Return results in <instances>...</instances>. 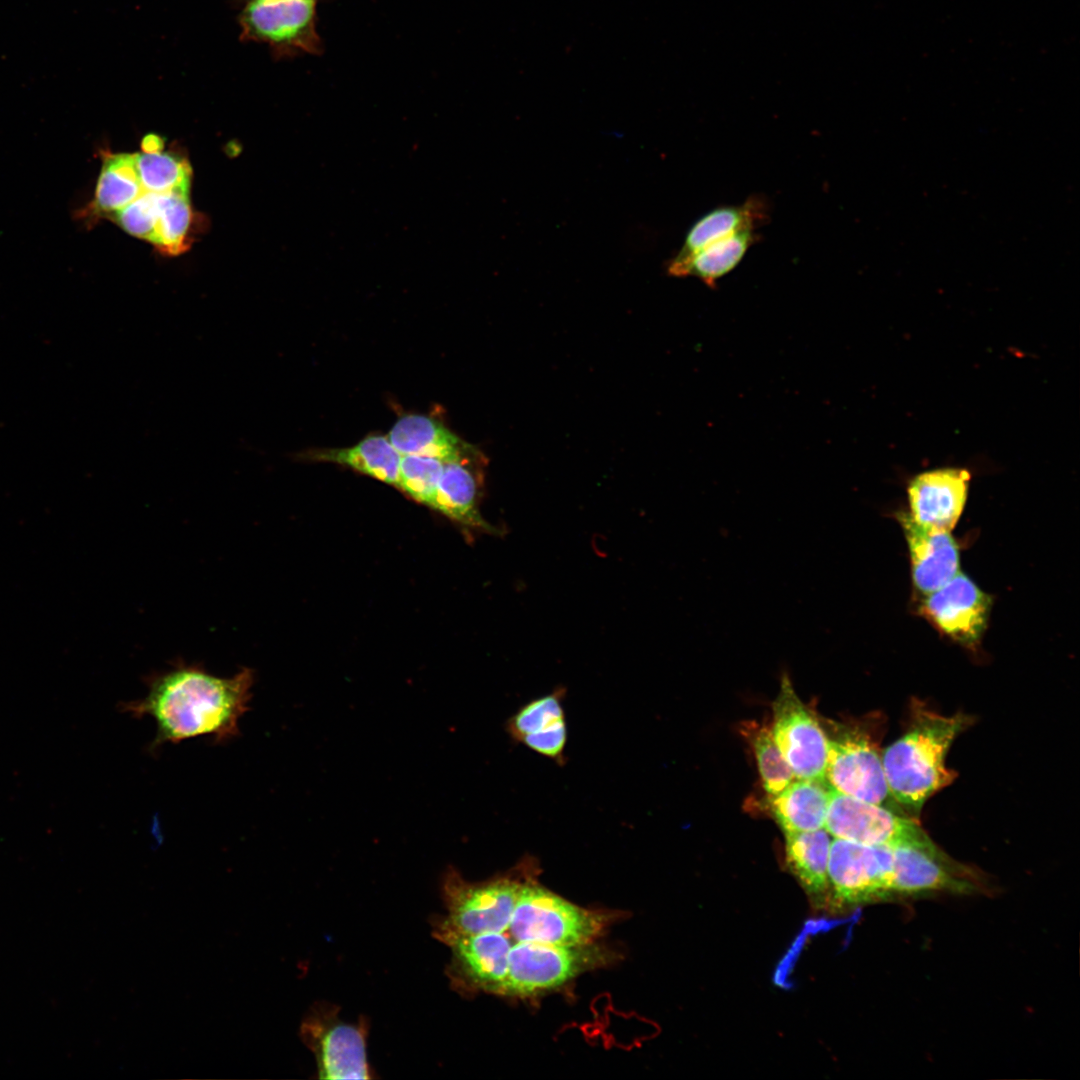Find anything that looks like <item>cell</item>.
<instances>
[{
  "mask_svg": "<svg viewBox=\"0 0 1080 1080\" xmlns=\"http://www.w3.org/2000/svg\"><path fill=\"white\" fill-rule=\"evenodd\" d=\"M443 464L442 460L433 457L402 455L398 489L416 502L433 509Z\"/></svg>",
  "mask_w": 1080,
  "mask_h": 1080,
  "instance_id": "83f0119b",
  "label": "cell"
},
{
  "mask_svg": "<svg viewBox=\"0 0 1080 1080\" xmlns=\"http://www.w3.org/2000/svg\"><path fill=\"white\" fill-rule=\"evenodd\" d=\"M828 877L835 903L859 906L894 900L893 846L834 838Z\"/></svg>",
  "mask_w": 1080,
  "mask_h": 1080,
  "instance_id": "8992f818",
  "label": "cell"
},
{
  "mask_svg": "<svg viewBox=\"0 0 1080 1080\" xmlns=\"http://www.w3.org/2000/svg\"><path fill=\"white\" fill-rule=\"evenodd\" d=\"M756 230H743L710 243L685 258H672L667 273L674 277H695L709 288L732 272L759 240Z\"/></svg>",
  "mask_w": 1080,
  "mask_h": 1080,
  "instance_id": "44dd1931",
  "label": "cell"
},
{
  "mask_svg": "<svg viewBox=\"0 0 1080 1080\" xmlns=\"http://www.w3.org/2000/svg\"><path fill=\"white\" fill-rule=\"evenodd\" d=\"M530 868L522 883L508 926L517 942H537L558 946L592 944L610 923L608 913L588 910L556 895L538 884Z\"/></svg>",
  "mask_w": 1080,
  "mask_h": 1080,
  "instance_id": "3957f363",
  "label": "cell"
},
{
  "mask_svg": "<svg viewBox=\"0 0 1080 1080\" xmlns=\"http://www.w3.org/2000/svg\"><path fill=\"white\" fill-rule=\"evenodd\" d=\"M564 696L565 689L558 688L526 703L506 722V730L515 741L559 764L565 761L568 737Z\"/></svg>",
  "mask_w": 1080,
  "mask_h": 1080,
  "instance_id": "e0dca14e",
  "label": "cell"
},
{
  "mask_svg": "<svg viewBox=\"0 0 1080 1080\" xmlns=\"http://www.w3.org/2000/svg\"><path fill=\"white\" fill-rule=\"evenodd\" d=\"M785 835L786 863L806 893L815 900L830 890L828 860L831 840L826 829Z\"/></svg>",
  "mask_w": 1080,
  "mask_h": 1080,
  "instance_id": "603a6c76",
  "label": "cell"
},
{
  "mask_svg": "<svg viewBox=\"0 0 1080 1080\" xmlns=\"http://www.w3.org/2000/svg\"><path fill=\"white\" fill-rule=\"evenodd\" d=\"M971 722L963 713L947 716L913 703L908 729L881 755L891 798L919 812L929 797L951 784L955 775L945 765L946 755Z\"/></svg>",
  "mask_w": 1080,
  "mask_h": 1080,
  "instance_id": "7a4b0ae2",
  "label": "cell"
},
{
  "mask_svg": "<svg viewBox=\"0 0 1080 1080\" xmlns=\"http://www.w3.org/2000/svg\"><path fill=\"white\" fill-rule=\"evenodd\" d=\"M434 936L452 952L449 975L456 988L499 994L508 971V954L514 944L504 932L465 935L437 923Z\"/></svg>",
  "mask_w": 1080,
  "mask_h": 1080,
  "instance_id": "4fadbf2b",
  "label": "cell"
},
{
  "mask_svg": "<svg viewBox=\"0 0 1080 1080\" xmlns=\"http://www.w3.org/2000/svg\"><path fill=\"white\" fill-rule=\"evenodd\" d=\"M824 828L834 838L865 845L936 847L913 818L896 814L887 806L843 794L832 787Z\"/></svg>",
  "mask_w": 1080,
  "mask_h": 1080,
  "instance_id": "ba28073f",
  "label": "cell"
},
{
  "mask_svg": "<svg viewBox=\"0 0 1080 1080\" xmlns=\"http://www.w3.org/2000/svg\"><path fill=\"white\" fill-rule=\"evenodd\" d=\"M774 740L796 778L825 781L827 735L816 716L800 700L786 669L773 702Z\"/></svg>",
  "mask_w": 1080,
  "mask_h": 1080,
  "instance_id": "9c48e42d",
  "label": "cell"
},
{
  "mask_svg": "<svg viewBox=\"0 0 1080 1080\" xmlns=\"http://www.w3.org/2000/svg\"><path fill=\"white\" fill-rule=\"evenodd\" d=\"M301 1035L315 1056L319 1078H371L365 1024L343 1022L335 1007L320 1006L305 1018Z\"/></svg>",
  "mask_w": 1080,
  "mask_h": 1080,
  "instance_id": "8fae6325",
  "label": "cell"
},
{
  "mask_svg": "<svg viewBox=\"0 0 1080 1080\" xmlns=\"http://www.w3.org/2000/svg\"><path fill=\"white\" fill-rule=\"evenodd\" d=\"M486 464L485 455L477 448L444 462L433 509L467 530L497 535L498 528L480 512Z\"/></svg>",
  "mask_w": 1080,
  "mask_h": 1080,
  "instance_id": "5bb4252c",
  "label": "cell"
},
{
  "mask_svg": "<svg viewBox=\"0 0 1080 1080\" xmlns=\"http://www.w3.org/2000/svg\"><path fill=\"white\" fill-rule=\"evenodd\" d=\"M243 1H244V3H247V2H260V1H268V0H243Z\"/></svg>",
  "mask_w": 1080,
  "mask_h": 1080,
  "instance_id": "4dcf8cb0",
  "label": "cell"
},
{
  "mask_svg": "<svg viewBox=\"0 0 1080 1080\" xmlns=\"http://www.w3.org/2000/svg\"><path fill=\"white\" fill-rule=\"evenodd\" d=\"M827 736L825 778L838 792L886 806L891 798L875 735L864 725L837 724Z\"/></svg>",
  "mask_w": 1080,
  "mask_h": 1080,
  "instance_id": "52a82bcc",
  "label": "cell"
},
{
  "mask_svg": "<svg viewBox=\"0 0 1080 1080\" xmlns=\"http://www.w3.org/2000/svg\"><path fill=\"white\" fill-rule=\"evenodd\" d=\"M318 0L247 2L239 14L240 38L266 44L277 58L323 51L317 32Z\"/></svg>",
  "mask_w": 1080,
  "mask_h": 1080,
  "instance_id": "5b68a950",
  "label": "cell"
},
{
  "mask_svg": "<svg viewBox=\"0 0 1080 1080\" xmlns=\"http://www.w3.org/2000/svg\"><path fill=\"white\" fill-rule=\"evenodd\" d=\"M601 954L591 944L514 943L508 954L507 976L499 994L527 996L554 989L601 962Z\"/></svg>",
  "mask_w": 1080,
  "mask_h": 1080,
  "instance_id": "30bf717a",
  "label": "cell"
},
{
  "mask_svg": "<svg viewBox=\"0 0 1080 1080\" xmlns=\"http://www.w3.org/2000/svg\"><path fill=\"white\" fill-rule=\"evenodd\" d=\"M193 214L189 192L158 194V220L154 245L163 253L178 255L189 247Z\"/></svg>",
  "mask_w": 1080,
  "mask_h": 1080,
  "instance_id": "484cf974",
  "label": "cell"
},
{
  "mask_svg": "<svg viewBox=\"0 0 1080 1080\" xmlns=\"http://www.w3.org/2000/svg\"><path fill=\"white\" fill-rule=\"evenodd\" d=\"M112 219L127 233L154 244L158 220V194L143 192Z\"/></svg>",
  "mask_w": 1080,
  "mask_h": 1080,
  "instance_id": "f1b7e54d",
  "label": "cell"
},
{
  "mask_svg": "<svg viewBox=\"0 0 1080 1080\" xmlns=\"http://www.w3.org/2000/svg\"><path fill=\"white\" fill-rule=\"evenodd\" d=\"M830 788L826 780L795 778L782 791L769 796L771 813L783 832L824 828Z\"/></svg>",
  "mask_w": 1080,
  "mask_h": 1080,
  "instance_id": "ffe728a7",
  "label": "cell"
},
{
  "mask_svg": "<svg viewBox=\"0 0 1080 1080\" xmlns=\"http://www.w3.org/2000/svg\"><path fill=\"white\" fill-rule=\"evenodd\" d=\"M739 731L752 747L763 788L769 796L779 793L796 778L774 740L771 727L744 721Z\"/></svg>",
  "mask_w": 1080,
  "mask_h": 1080,
  "instance_id": "d4e9b609",
  "label": "cell"
},
{
  "mask_svg": "<svg viewBox=\"0 0 1080 1080\" xmlns=\"http://www.w3.org/2000/svg\"><path fill=\"white\" fill-rule=\"evenodd\" d=\"M302 457L344 465L398 488L402 455L387 436L372 435L347 448L309 450Z\"/></svg>",
  "mask_w": 1080,
  "mask_h": 1080,
  "instance_id": "7402d4cb",
  "label": "cell"
},
{
  "mask_svg": "<svg viewBox=\"0 0 1080 1080\" xmlns=\"http://www.w3.org/2000/svg\"><path fill=\"white\" fill-rule=\"evenodd\" d=\"M970 477L967 469L956 467L917 474L907 486V512L924 526L951 532L964 510Z\"/></svg>",
  "mask_w": 1080,
  "mask_h": 1080,
  "instance_id": "2e32d148",
  "label": "cell"
},
{
  "mask_svg": "<svg viewBox=\"0 0 1080 1080\" xmlns=\"http://www.w3.org/2000/svg\"><path fill=\"white\" fill-rule=\"evenodd\" d=\"M136 167L145 192L164 194L190 190L191 167L174 154L162 151L136 153Z\"/></svg>",
  "mask_w": 1080,
  "mask_h": 1080,
  "instance_id": "4316f807",
  "label": "cell"
},
{
  "mask_svg": "<svg viewBox=\"0 0 1080 1080\" xmlns=\"http://www.w3.org/2000/svg\"><path fill=\"white\" fill-rule=\"evenodd\" d=\"M906 540L913 587L922 596L937 590L960 570V549L950 531L916 522L907 511L895 513Z\"/></svg>",
  "mask_w": 1080,
  "mask_h": 1080,
  "instance_id": "9a60e30c",
  "label": "cell"
},
{
  "mask_svg": "<svg viewBox=\"0 0 1080 1080\" xmlns=\"http://www.w3.org/2000/svg\"><path fill=\"white\" fill-rule=\"evenodd\" d=\"M533 865L526 858L509 873L482 882H469L449 867L442 877L448 915L437 923L465 935L507 931L522 883Z\"/></svg>",
  "mask_w": 1080,
  "mask_h": 1080,
  "instance_id": "277c9868",
  "label": "cell"
},
{
  "mask_svg": "<svg viewBox=\"0 0 1080 1080\" xmlns=\"http://www.w3.org/2000/svg\"><path fill=\"white\" fill-rule=\"evenodd\" d=\"M770 206L761 194L750 195L738 205L716 207L700 217L688 230L674 258H685L710 243L743 230H757L768 222Z\"/></svg>",
  "mask_w": 1080,
  "mask_h": 1080,
  "instance_id": "ac0fdd59",
  "label": "cell"
},
{
  "mask_svg": "<svg viewBox=\"0 0 1080 1080\" xmlns=\"http://www.w3.org/2000/svg\"><path fill=\"white\" fill-rule=\"evenodd\" d=\"M387 438L401 455L428 456L443 462L458 459L475 448L436 419L421 414L400 417Z\"/></svg>",
  "mask_w": 1080,
  "mask_h": 1080,
  "instance_id": "d6986e66",
  "label": "cell"
},
{
  "mask_svg": "<svg viewBox=\"0 0 1080 1080\" xmlns=\"http://www.w3.org/2000/svg\"><path fill=\"white\" fill-rule=\"evenodd\" d=\"M163 142L159 136L147 135L142 141V150L146 153L162 151Z\"/></svg>",
  "mask_w": 1080,
  "mask_h": 1080,
  "instance_id": "f546056e",
  "label": "cell"
},
{
  "mask_svg": "<svg viewBox=\"0 0 1080 1080\" xmlns=\"http://www.w3.org/2000/svg\"><path fill=\"white\" fill-rule=\"evenodd\" d=\"M254 680L249 668L231 677H218L199 665L177 664L151 676L147 694L123 704V711L154 720L157 731L152 748L201 736L220 744L239 735V721L249 710Z\"/></svg>",
  "mask_w": 1080,
  "mask_h": 1080,
  "instance_id": "6da1fadb",
  "label": "cell"
},
{
  "mask_svg": "<svg viewBox=\"0 0 1080 1080\" xmlns=\"http://www.w3.org/2000/svg\"><path fill=\"white\" fill-rule=\"evenodd\" d=\"M992 597L959 571L937 590L923 596L919 613L952 641L974 649L987 628Z\"/></svg>",
  "mask_w": 1080,
  "mask_h": 1080,
  "instance_id": "7c38bea8",
  "label": "cell"
},
{
  "mask_svg": "<svg viewBox=\"0 0 1080 1080\" xmlns=\"http://www.w3.org/2000/svg\"><path fill=\"white\" fill-rule=\"evenodd\" d=\"M144 191L136 167V153L105 154L94 198L87 215L114 216Z\"/></svg>",
  "mask_w": 1080,
  "mask_h": 1080,
  "instance_id": "cb8c5ba5",
  "label": "cell"
}]
</instances>
